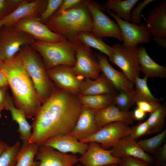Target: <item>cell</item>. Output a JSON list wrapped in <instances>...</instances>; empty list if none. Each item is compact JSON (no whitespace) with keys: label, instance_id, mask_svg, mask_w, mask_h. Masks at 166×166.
I'll list each match as a JSON object with an SVG mask.
<instances>
[{"label":"cell","instance_id":"cell-1","mask_svg":"<svg viewBox=\"0 0 166 166\" xmlns=\"http://www.w3.org/2000/svg\"><path fill=\"white\" fill-rule=\"evenodd\" d=\"M82 107L77 96L56 89L42 104L35 116L28 143L40 146L51 137L69 134L73 128Z\"/></svg>","mask_w":166,"mask_h":166},{"label":"cell","instance_id":"cell-2","mask_svg":"<svg viewBox=\"0 0 166 166\" xmlns=\"http://www.w3.org/2000/svg\"><path fill=\"white\" fill-rule=\"evenodd\" d=\"M0 69L11 89L15 107L23 112L27 119L35 117L42 104L20 53L1 62Z\"/></svg>","mask_w":166,"mask_h":166},{"label":"cell","instance_id":"cell-3","mask_svg":"<svg viewBox=\"0 0 166 166\" xmlns=\"http://www.w3.org/2000/svg\"><path fill=\"white\" fill-rule=\"evenodd\" d=\"M87 0L53 15L44 23L52 31L67 38L82 32H92L93 21Z\"/></svg>","mask_w":166,"mask_h":166},{"label":"cell","instance_id":"cell-4","mask_svg":"<svg viewBox=\"0 0 166 166\" xmlns=\"http://www.w3.org/2000/svg\"><path fill=\"white\" fill-rule=\"evenodd\" d=\"M25 69L32 80L41 104L44 103L56 89L49 77L43 61L30 45L20 48Z\"/></svg>","mask_w":166,"mask_h":166},{"label":"cell","instance_id":"cell-5","mask_svg":"<svg viewBox=\"0 0 166 166\" xmlns=\"http://www.w3.org/2000/svg\"><path fill=\"white\" fill-rule=\"evenodd\" d=\"M30 45L41 56L46 70L60 65L72 67L75 64L74 48L65 37L60 41L53 43L35 40Z\"/></svg>","mask_w":166,"mask_h":166},{"label":"cell","instance_id":"cell-6","mask_svg":"<svg viewBox=\"0 0 166 166\" xmlns=\"http://www.w3.org/2000/svg\"><path fill=\"white\" fill-rule=\"evenodd\" d=\"M73 45L76 61L71 67L77 76L95 80L100 76L101 69L98 61L90 48L82 44L75 35L66 38Z\"/></svg>","mask_w":166,"mask_h":166},{"label":"cell","instance_id":"cell-7","mask_svg":"<svg viewBox=\"0 0 166 166\" xmlns=\"http://www.w3.org/2000/svg\"><path fill=\"white\" fill-rule=\"evenodd\" d=\"M36 39L14 25L0 27V61L9 60L18 53L21 47L30 45Z\"/></svg>","mask_w":166,"mask_h":166},{"label":"cell","instance_id":"cell-8","mask_svg":"<svg viewBox=\"0 0 166 166\" xmlns=\"http://www.w3.org/2000/svg\"><path fill=\"white\" fill-rule=\"evenodd\" d=\"M113 55L110 61L119 67L134 84L141 72L139 64L138 46L126 47L119 43L113 45Z\"/></svg>","mask_w":166,"mask_h":166},{"label":"cell","instance_id":"cell-9","mask_svg":"<svg viewBox=\"0 0 166 166\" xmlns=\"http://www.w3.org/2000/svg\"><path fill=\"white\" fill-rule=\"evenodd\" d=\"M128 125L122 122L111 123L103 126L91 136L80 141L87 143L95 142L103 148L108 149L129 135L131 127Z\"/></svg>","mask_w":166,"mask_h":166},{"label":"cell","instance_id":"cell-10","mask_svg":"<svg viewBox=\"0 0 166 166\" xmlns=\"http://www.w3.org/2000/svg\"><path fill=\"white\" fill-rule=\"evenodd\" d=\"M87 2L93 18L91 33L98 38L111 37L122 41V34L118 24L103 12L99 4L89 0H87Z\"/></svg>","mask_w":166,"mask_h":166},{"label":"cell","instance_id":"cell-11","mask_svg":"<svg viewBox=\"0 0 166 166\" xmlns=\"http://www.w3.org/2000/svg\"><path fill=\"white\" fill-rule=\"evenodd\" d=\"M107 13L116 21L120 28L123 42L126 47L138 46L140 43L148 44L151 40V35L144 24L139 25L124 21L109 10Z\"/></svg>","mask_w":166,"mask_h":166},{"label":"cell","instance_id":"cell-12","mask_svg":"<svg viewBox=\"0 0 166 166\" xmlns=\"http://www.w3.org/2000/svg\"><path fill=\"white\" fill-rule=\"evenodd\" d=\"M14 25L18 30L32 36L36 40L42 42H56L65 37L52 31L38 18H24Z\"/></svg>","mask_w":166,"mask_h":166},{"label":"cell","instance_id":"cell-13","mask_svg":"<svg viewBox=\"0 0 166 166\" xmlns=\"http://www.w3.org/2000/svg\"><path fill=\"white\" fill-rule=\"evenodd\" d=\"M47 0H23L11 14L0 21V27L14 25L28 18H40L45 10Z\"/></svg>","mask_w":166,"mask_h":166},{"label":"cell","instance_id":"cell-14","mask_svg":"<svg viewBox=\"0 0 166 166\" xmlns=\"http://www.w3.org/2000/svg\"><path fill=\"white\" fill-rule=\"evenodd\" d=\"M46 71L50 79L59 89L77 96L79 95L83 80L73 72L70 66L60 65L47 70Z\"/></svg>","mask_w":166,"mask_h":166},{"label":"cell","instance_id":"cell-15","mask_svg":"<svg viewBox=\"0 0 166 166\" xmlns=\"http://www.w3.org/2000/svg\"><path fill=\"white\" fill-rule=\"evenodd\" d=\"M96 56L100 65L101 72L116 90L125 92L135 97L134 85L125 75L123 72L114 69L109 64L105 56L97 53Z\"/></svg>","mask_w":166,"mask_h":166},{"label":"cell","instance_id":"cell-16","mask_svg":"<svg viewBox=\"0 0 166 166\" xmlns=\"http://www.w3.org/2000/svg\"><path fill=\"white\" fill-rule=\"evenodd\" d=\"M36 166H74L78 162L75 155L61 152L43 145L39 146L35 156Z\"/></svg>","mask_w":166,"mask_h":166},{"label":"cell","instance_id":"cell-17","mask_svg":"<svg viewBox=\"0 0 166 166\" xmlns=\"http://www.w3.org/2000/svg\"><path fill=\"white\" fill-rule=\"evenodd\" d=\"M88 144L86 152L78 158V162L83 166H104L119 162L120 159L113 156L110 150L103 148L95 142Z\"/></svg>","mask_w":166,"mask_h":166},{"label":"cell","instance_id":"cell-18","mask_svg":"<svg viewBox=\"0 0 166 166\" xmlns=\"http://www.w3.org/2000/svg\"><path fill=\"white\" fill-rule=\"evenodd\" d=\"M110 150L113 156L119 159L130 156L142 160L150 165L154 164L153 156L145 152L136 140L129 136L121 140Z\"/></svg>","mask_w":166,"mask_h":166},{"label":"cell","instance_id":"cell-19","mask_svg":"<svg viewBox=\"0 0 166 166\" xmlns=\"http://www.w3.org/2000/svg\"><path fill=\"white\" fill-rule=\"evenodd\" d=\"M42 145L52 148L61 152L83 155L88 144L80 141L68 134L56 136L46 140Z\"/></svg>","mask_w":166,"mask_h":166},{"label":"cell","instance_id":"cell-20","mask_svg":"<svg viewBox=\"0 0 166 166\" xmlns=\"http://www.w3.org/2000/svg\"><path fill=\"white\" fill-rule=\"evenodd\" d=\"M94 117L99 129L111 123L122 122L129 124H133L134 120L132 112L121 110L114 104L94 110Z\"/></svg>","mask_w":166,"mask_h":166},{"label":"cell","instance_id":"cell-21","mask_svg":"<svg viewBox=\"0 0 166 166\" xmlns=\"http://www.w3.org/2000/svg\"><path fill=\"white\" fill-rule=\"evenodd\" d=\"M98 130L95 121L94 110L83 107L73 128L69 134L80 141L91 136Z\"/></svg>","mask_w":166,"mask_h":166},{"label":"cell","instance_id":"cell-22","mask_svg":"<svg viewBox=\"0 0 166 166\" xmlns=\"http://www.w3.org/2000/svg\"><path fill=\"white\" fill-rule=\"evenodd\" d=\"M146 26L154 37H166V1L156 6L148 14Z\"/></svg>","mask_w":166,"mask_h":166},{"label":"cell","instance_id":"cell-23","mask_svg":"<svg viewBox=\"0 0 166 166\" xmlns=\"http://www.w3.org/2000/svg\"><path fill=\"white\" fill-rule=\"evenodd\" d=\"M116 89L102 73L95 80L85 78L81 82L79 95L88 96L116 94Z\"/></svg>","mask_w":166,"mask_h":166},{"label":"cell","instance_id":"cell-24","mask_svg":"<svg viewBox=\"0 0 166 166\" xmlns=\"http://www.w3.org/2000/svg\"><path fill=\"white\" fill-rule=\"evenodd\" d=\"M7 102L8 110L10 111L12 118L18 124L17 131L19 134L20 139L23 144L28 143L32 134L31 126L29 123L23 112L15 106L13 99L8 93Z\"/></svg>","mask_w":166,"mask_h":166},{"label":"cell","instance_id":"cell-25","mask_svg":"<svg viewBox=\"0 0 166 166\" xmlns=\"http://www.w3.org/2000/svg\"><path fill=\"white\" fill-rule=\"evenodd\" d=\"M138 58L141 72L148 78L166 77V67L159 65L149 56L145 48H139Z\"/></svg>","mask_w":166,"mask_h":166},{"label":"cell","instance_id":"cell-26","mask_svg":"<svg viewBox=\"0 0 166 166\" xmlns=\"http://www.w3.org/2000/svg\"><path fill=\"white\" fill-rule=\"evenodd\" d=\"M138 0H108L100 5L101 10L113 11L116 15L124 21L130 22L131 14L134 6Z\"/></svg>","mask_w":166,"mask_h":166},{"label":"cell","instance_id":"cell-27","mask_svg":"<svg viewBox=\"0 0 166 166\" xmlns=\"http://www.w3.org/2000/svg\"><path fill=\"white\" fill-rule=\"evenodd\" d=\"M75 36L85 45L99 50L107 56L110 61L112 59L113 55V47L106 44L101 38L97 37L91 33L87 32H81Z\"/></svg>","mask_w":166,"mask_h":166},{"label":"cell","instance_id":"cell-28","mask_svg":"<svg viewBox=\"0 0 166 166\" xmlns=\"http://www.w3.org/2000/svg\"><path fill=\"white\" fill-rule=\"evenodd\" d=\"M116 94L88 96L79 95L77 97L83 107L95 110L114 104V98Z\"/></svg>","mask_w":166,"mask_h":166},{"label":"cell","instance_id":"cell-29","mask_svg":"<svg viewBox=\"0 0 166 166\" xmlns=\"http://www.w3.org/2000/svg\"><path fill=\"white\" fill-rule=\"evenodd\" d=\"M39 146L34 143L23 144L17 156L15 166H36L39 161L34 159Z\"/></svg>","mask_w":166,"mask_h":166},{"label":"cell","instance_id":"cell-30","mask_svg":"<svg viewBox=\"0 0 166 166\" xmlns=\"http://www.w3.org/2000/svg\"><path fill=\"white\" fill-rule=\"evenodd\" d=\"M147 79L145 76L143 78L138 77L136 78L134 85H135L134 91L136 101L160 102V100L154 97L149 89L147 83Z\"/></svg>","mask_w":166,"mask_h":166},{"label":"cell","instance_id":"cell-31","mask_svg":"<svg viewBox=\"0 0 166 166\" xmlns=\"http://www.w3.org/2000/svg\"><path fill=\"white\" fill-rule=\"evenodd\" d=\"M146 120L151 134L158 133L163 130L166 115V107L161 105L151 114Z\"/></svg>","mask_w":166,"mask_h":166},{"label":"cell","instance_id":"cell-32","mask_svg":"<svg viewBox=\"0 0 166 166\" xmlns=\"http://www.w3.org/2000/svg\"><path fill=\"white\" fill-rule=\"evenodd\" d=\"M166 136V129H164L154 136L137 142L145 152L149 154H154L163 144Z\"/></svg>","mask_w":166,"mask_h":166},{"label":"cell","instance_id":"cell-33","mask_svg":"<svg viewBox=\"0 0 166 166\" xmlns=\"http://www.w3.org/2000/svg\"><path fill=\"white\" fill-rule=\"evenodd\" d=\"M19 141L9 146L0 155V166H15L17 156L20 148Z\"/></svg>","mask_w":166,"mask_h":166},{"label":"cell","instance_id":"cell-34","mask_svg":"<svg viewBox=\"0 0 166 166\" xmlns=\"http://www.w3.org/2000/svg\"><path fill=\"white\" fill-rule=\"evenodd\" d=\"M113 101L114 104L120 110L128 111L136 101L135 97L125 92L120 91L115 95Z\"/></svg>","mask_w":166,"mask_h":166},{"label":"cell","instance_id":"cell-35","mask_svg":"<svg viewBox=\"0 0 166 166\" xmlns=\"http://www.w3.org/2000/svg\"><path fill=\"white\" fill-rule=\"evenodd\" d=\"M23 0H0V21L11 14Z\"/></svg>","mask_w":166,"mask_h":166},{"label":"cell","instance_id":"cell-36","mask_svg":"<svg viewBox=\"0 0 166 166\" xmlns=\"http://www.w3.org/2000/svg\"><path fill=\"white\" fill-rule=\"evenodd\" d=\"M63 1V0H48L46 7L39 18L44 23L56 12Z\"/></svg>","mask_w":166,"mask_h":166},{"label":"cell","instance_id":"cell-37","mask_svg":"<svg viewBox=\"0 0 166 166\" xmlns=\"http://www.w3.org/2000/svg\"><path fill=\"white\" fill-rule=\"evenodd\" d=\"M149 126L146 121L131 127L129 136L136 140L140 137L151 134Z\"/></svg>","mask_w":166,"mask_h":166},{"label":"cell","instance_id":"cell-38","mask_svg":"<svg viewBox=\"0 0 166 166\" xmlns=\"http://www.w3.org/2000/svg\"><path fill=\"white\" fill-rule=\"evenodd\" d=\"M153 1L154 0H144L138 3L131 11L130 22L137 25L141 23L142 11L148 5Z\"/></svg>","mask_w":166,"mask_h":166},{"label":"cell","instance_id":"cell-39","mask_svg":"<svg viewBox=\"0 0 166 166\" xmlns=\"http://www.w3.org/2000/svg\"><path fill=\"white\" fill-rule=\"evenodd\" d=\"M153 156L155 166H166V142L157 150Z\"/></svg>","mask_w":166,"mask_h":166},{"label":"cell","instance_id":"cell-40","mask_svg":"<svg viewBox=\"0 0 166 166\" xmlns=\"http://www.w3.org/2000/svg\"><path fill=\"white\" fill-rule=\"evenodd\" d=\"M118 164V166H151L142 160L130 156L121 158Z\"/></svg>","mask_w":166,"mask_h":166},{"label":"cell","instance_id":"cell-41","mask_svg":"<svg viewBox=\"0 0 166 166\" xmlns=\"http://www.w3.org/2000/svg\"><path fill=\"white\" fill-rule=\"evenodd\" d=\"M136 103L137 108L146 113L150 114L155 111L161 105L160 102H152L145 101H137Z\"/></svg>","mask_w":166,"mask_h":166},{"label":"cell","instance_id":"cell-42","mask_svg":"<svg viewBox=\"0 0 166 166\" xmlns=\"http://www.w3.org/2000/svg\"><path fill=\"white\" fill-rule=\"evenodd\" d=\"M83 0H64L61 6L54 14H57L61 12L72 8L78 5Z\"/></svg>","mask_w":166,"mask_h":166},{"label":"cell","instance_id":"cell-43","mask_svg":"<svg viewBox=\"0 0 166 166\" xmlns=\"http://www.w3.org/2000/svg\"><path fill=\"white\" fill-rule=\"evenodd\" d=\"M7 88L8 87H0V107L3 109L8 110L7 102Z\"/></svg>","mask_w":166,"mask_h":166},{"label":"cell","instance_id":"cell-44","mask_svg":"<svg viewBox=\"0 0 166 166\" xmlns=\"http://www.w3.org/2000/svg\"><path fill=\"white\" fill-rule=\"evenodd\" d=\"M146 113L141 109L137 108L132 112L133 117L134 120L140 121L145 117Z\"/></svg>","mask_w":166,"mask_h":166},{"label":"cell","instance_id":"cell-45","mask_svg":"<svg viewBox=\"0 0 166 166\" xmlns=\"http://www.w3.org/2000/svg\"><path fill=\"white\" fill-rule=\"evenodd\" d=\"M154 40L158 46L162 48H166V37H154Z\"/></svg>","mask_w":166,"mask_h":166},{"label":"cell","instance_id":"cell-46","mask_svg":"<svg viewBox=\"0 0 166 166\" xmlns=\"http://www.w3.org/2000/svg\"><path fill=\"white\" fill-rule=\"evenodd\" d=\"M6 78L0 69V87H8Z\"/></svg>","mask_w":166,"mask_h":166},{"label":"cell","instance_id":"cell-47","mask_svg":"<svg viewBox=\"0 0 166 166\" xmlns=\"http://www.w3.org/2000/svg\"><path fill=\"white\" fill-rule=\"evenodd\" d=\"M9 146L7 143L0 139V155Z\"/></svg>","mask_w":166,"mask_h":166},{"label":"cell","instance_id":"cell-48","mask_svg":"<svg viewBox=\"0 0 166 166\" xmlns=\"http://www.w3.org/2000/svg\"><path fill=\"white\" fill-rule=\"evenodd\" d=\"M104 166H118V164H108Z\"/></svg>","mask_w":166,"mask_h":166},{"label":"cell","instance_id":"cell-49","mask_svg":"<svg viewBox=\"0 0 166 166\" xmlns=\"http://www.w3.org/2000/svg\"><path fill=\"white\" fill-rule=\"evenodd\" d=\"M3 109H2V108L1 107H0V118L1 117V111Z\"/></svg>","mask_w":166,"mask_h":166},{"label":"cell","instance_id":"cell-50","mask_svg":"<svg viewBox=\"0 0 166 166\" xmlns=\"http://www.w3.org/2000/svg\"><path fill=\"white\" fill-rule=\"evenodd\" d=\"M74 166H83L81 164H80V163H79V164L77 163Z\"/></svg>","mask_w":166,"mask_h":166},{"label":"cell","instance_id":"cell-51","mask_svg":"<svg viewBox=\"0 0 166 166\" xmlns=\"http://www.w3.org/2000/svg\"><path fill=\"white\" fill-rule=\"evenodd\" d=\"M0 62H1V61H0Z\"/></svg>","mask_w":166,"mask_h":166}]
</instances>
